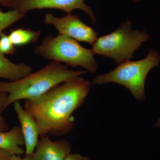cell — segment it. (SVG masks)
<instances>
[{
	"label": "cell",
	"instance_id": "3",
	"mask_svg": "<svg viewBox=\"0 0 160 160\" xmlns=\"http://www.w3.org/2000/svg\"><path fill=\"white\" fill-rule=\"evenodd\" d=\"M160 55L155 49L149 50L142 59L125 61L120 63L112 71L95 78L93 85L111 82L117 83L130 90L136 99L139 102L145 99V84L149 72L159 66Z\"/></svg>",
	"mask_w": 160,
	"mask_h": 160
},
{
	"label": "cell",
	"instance_id": "17",
	"mask_svg": "<svg viewBox=\"0 0 160 160\" xmlns=\"http://www.w3.org/2000/svg\"><path fill=\"white\" fill-rule=\"evenodd\" d=\"M18 0H0V6L9 7L11 9L12 6Z\"/></svg>",
	"mask_w": 160,
	"mask_h": 160
},
{
	"label": "cell",
	"instance_id": "16",
	"mask_svg": "<svg viewBox=\"0 0 160 160\" xmlns=\"http://www.w3.org/2000/svg\"><path fill=\"white\" fill-rule=\"evenodd\" d=\"M64 160H89V158L78 153H69Z\"/></svg>",
	"mask_w": 160,
	"mask_h": 160
},
{
	"label": "cell",
	"instance_id": "11",
	"mask_svg": "<svg viewBox=\"0 0 160 160\" xmlns=\"http://www.w3.org/2000/svg\"><path fill=\"white\" fill-rule=\"evenodd\" d=\"M31 66L23 63H14L0 53V78L14 82L32 72Z\"/></svg>",
	"mask_w": 160,
	"mask_h": 160
},
{
	"label": "cell",
	"instance_id": "5",
	"mask_svg": "<svg viewBox=\"0 0 160 160\" xmlns=\"http://www.w3.org/2000/svg\"><path fill=\"white\" fill-rule=\"evenodd\" d=\"M132 25L127 20L114 31L98 38L91 49L94 54L110 58L118 64L133 59L134 52L150 36L145 31L132 30Z\"/></svg>",
	"mask_w": 160,
	"mask_h": 160
},
{
	"label": "cell",
	"instance_id": "1",
	"mask_svg": "<svg viewBox=\"0 0 160 160\" xmlns=\"http://www.w3.org/2000/svg\"><path fill=\"white\" fill-rule=\"evenodd\" d=\"M90 87L89 81L76 77L36 98L26 100L23 107L37 124L40 137L62 136L71 131L72 114L85 102Z\"/></svg>",
	"mask_w": 160,
	"mask_h": 160
},
{
	"label": "cell",
	"instance_id": "13",
	"mask_svg": "<svg viewBox=\"0 0 160 160\" xmlns=\"http://www.w3.org/2000/svg\"><path fill=\"white\" fill-rule=\"evenodd\" d=\"M26 14L15 9H11L7 12L0 9V35L6 28L22 19Z\"/></svg>",
	"mask_w": 160,
	"mask_h": 160
},
{
	"label": "cell",
	"instance_id": "21",
	"mask_svg": "<svg viewBox=\"0 0 160 160\" xmlns=\"http://www.w3.org/2000/svg\"><path fill=\"white\" fill-rule=\"evenodd\" d=\"M132 1H133L135 2H139L141 0H132Z\"/></svg>",
	"mask_w": 160,
	"mask_h": 160
},
{
	"label": "cell",
	"instance_id": "12",
	"mask_svg": "<svg viewBox=\"0 0 160 160\" xmlns=\"http://www.w3.org/2000/svg\"><path fill=\"white\" fill-rule=\"evenodd\" d=\"M41 32L40 30L33 31L29 29L18 28L12 30L9 37L15 46H22L37 42Z\"/></svg>",
	"mask_w": 160,
	"mask_h": 160
},
{
	"label": "cell",
	"instance_id": "15",
	"mask_svg": "<svg viewBox=\"0 0 160 160\" xmlns=\"http://www.w3.org/2000/svg\"><path fill=\"white\" fill-rule=\"evenodd\" d=\"M8 97V93L4 92H0V131L9 130V126L4 119L2 113L6 109V103Z\"/></svg>",
	"mask_w": 160,
	"mask_h": 160
},
{
	"label": "cell",
	"instance_id": "20",
	"mask_svg": "<svg viewBox=\"0 0 160 160\" xmlns=\"http://www.w3.org/2000/svg\"><path fill=\"white\" fill-rule=\"evenodd\" d=\"M154 126H157V127H160V118L158 120L157 122L154 125Z\"/></svg>",
	"mask_w": 160,
	"mask_h": 160
},
{
	"label": "cell",
	"instance_id": "6",
	"mask_svg": "<svg viewBox=\"0 0 160 160\" xmlns=\"http://www.w3.org/2000/svg\"><path fill=\"white\" fill-rule=\"evenodd\" d=\"M44 22L52 25L59 34L92 45L97 39L98 33L87 26L76 15L67 14L63 17H56L50 13L45 14Z\"/></svg>",
	"mask_w": 160,
	"mask_h": 160
},
{
	"label": "cell",
	"instance_id": "19",
	"mask_svg": "<svg viewBox=\"0 0 160 160\" xmlns=\"http://www.w3.org/2000/svg\"><path fill=\"white\" fill-rule=\"evenodd\" d=\"M9 160H30V156H25L24 158H22L20 156L12 155Z\"/></svg>",
	"mask_w": 160,
	"mask_h": 160
},
{
	"label": "cell",
	"instance_id": "14",
	"mask_svg": "<svg viewBox=\"0 0 160 160\" xmlns=\"http://www.w3.org/2000/svg\"><path fill=\"white\" fill-rule=\"evenodd\" d=\"M16 51L15 46L12 42L9 35L4 32L0 35V53L5 55L14 54Z\"/></svg>",
	"mask_w": 160,
	"mask_h": 160
},
{
	"label": "cell",
	"instance_id": "2",
	"mask_svg": "<svg viewBox=\"0 0 160 160\" xmlns=\"http://www.w3.org/2000/svg\"><path fill=\"white\" fill-rule=\"evenodd\" d=\"M86 72L70 70L62 63L52 61L38 71L32 72L21 79L0 82V92L8 93L7 108L17 101L36 98L56 86Z\"/></svg>",
	"mask_w": 160,
	"mask_h": 160
},
{
	"label": "cell",
	"instance_id": "7",
	"mask_svg": "<svg viewBox=\"0 0 160 160\" xmlns=\"http://www.w3.org/2000/svg\"><path fill=\"white\" fill-rule=\"evenodd\" d=\"M11 9L26 14L30 10L43 9H59L69 14L75 9H79L88 15L92 24L97 20L92 9L84 0H18Z\"/></svg>",
	"mask_w": 160,
	"mask_h": 160
},
{
	"label": "cell",
	"instance_id": "18",
	"mask_svg": "<svg viewBox=\"0 0 160 160\" xmlns=\"http://www.w3.org/2000/svg\"><path fill=\"white\" fill-rule=\"evenodd\" d=\"M12 155L8 152L0 149V160H9Z\"/></svg>",
	"mask_w": 160,
	"mask_h": 160
},
{
	"label": "cell",
	"instance_id": "4",
	"mask_svg": "<svg viewBox=\"0 0 160 160\" xmlns=\"http://www.w3.org/2000/svg\"><path fill=\"white\" fill-rule=\"evenodd\" d=\"M34 53L46 59L64 63L71 67L81 66L91 73L98 69L92 49H86L76 40L62 35L46 36L42 43L35 48Z\"/></svg>",
	"mask_w": 160,
	"mask_h": 160
},
{
	"label": "cell",
	"instance_id": "9",
	"mask_svg": "<svg viewBox=\"0 0 160 160\" xmlns=\"http://www.w3.org/2000/svg\"><path fill=\"white\" fill-rule=\"evenodd\" d=\"M13 105L25 141V155H31L36 147L40 137L37 124L33 118L26 112L19 101L15 102Z\"/></svg>",
	"mask_w": 160,
	"mask_h": 160
},
{
	"label": "cell",
	"instance_id": "8",
	"mask_svg": "<svg viewBox=\"0 0 160 160\" xmlns=\"http://www.w3.org/2000/svg\"><path fill=\"white\" fill-rule=\"evenodd\" d=\"M71 150V144L67 140L52 141L46 135L40 137L30 160H64Z\"/></svg>",
	"mask_w": 160,
	"mask_h": 160
},
{
	"label": "cell",
	"instance_id": "10",
	"mask_svg": "<svg viewBox=\"0 0 160 160\" xmlns=\"http://www.w3.org/2000/svg\"><path fill=\"white\" fill-rule=\"evenodd\" d=\"M25 141L21 127L15 126L10 130L0 131V149L12 155H25Z\"/></svg>",
	"mask_w": 160,
	"mask_h": 160
}]
</instances>
